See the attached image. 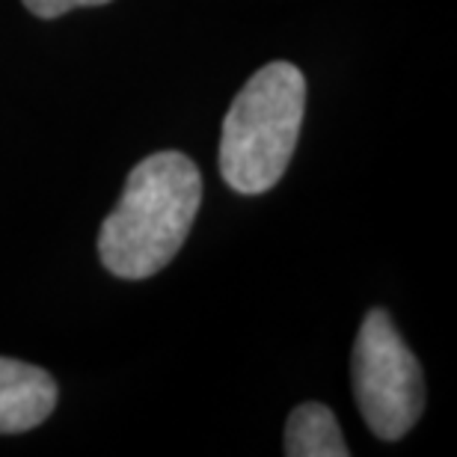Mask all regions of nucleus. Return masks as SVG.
<instances>
[{
	"instance_id": "nucleus-1",
	"label": "nucleus",
	"mask_w": 457,
	"mask_h": 457,
	"mask_svg": "<svg viewBox=\"0 0 457 457\" xmlns=\"http://www.w3.org/2000/svg\"><path fill=\"white\" fill-rule=\"evenodd\" d=\"M203 205V172L187 154L158 152L131 170L98 232V255L119 279H149L176 259Z\"/></svg>"
},
{
	"instance_id": "nucleus-2",
	"label": "nucleus",
	"mask_w": 457,
	"mask_h": 457,
	"mask_svg": "<svg viewBox=\"0 0 457 457\" xmlns=\"http://www.w3.org/2000/svg\"><path fill=\"white\" fill-rule=\"evenodd\" d=\"M306 111V78L286 60L268 62L228 107L220 172L237 194H264L286 176Z\"/></svg>"
},
{
	"instance_id": "nucleus-6",
	"label": "nucleus",
	"mask_w": 457,
	"mask_h": 457,
	"mask_svg": "<svg viewBox=\"0 0 457 457\" xmlns=\"http://www.w3.org/2000/svg\"><path fill=\"white\" fill-rule=\"evenodd\" d=\"M21 4L39 18H60V15L71 12V9L102 6V4H111V0H21Z\"/></svg>"
},
{
	"instance_id": "nucleus-4",
	"label": "nucleus",
	"mask_w": 457,
	"mask_h": 457,
	"mask_svg": "<svg viewBox=\"0 0 457 457\" xmlns=\"http://www.w3.org/2000/svg\"><path fill=\"white\" fill-rule=\"evenodd\" d=\"M57 407V380L39 365L0 356V434H24Z\"/></svg>"
},
{
	"instance_id": "nucleus-3",
	"label": "nucleus",
	"mask_w": 457,
	"mask_h": 457,
	"mask_svg": "<svg viewBox=\"0 0 457 457\" xmlns=\"http://www.w3.org/2000/svg\"><path fill=\"white\" fill-rule=\"evenodd\" d=\"M353 395L374 436L401 440L425 410L422 365L401 339L386 309L365 315L353 345Z\"/></svg>"
},
{
	"instance_id": "nucleus-5",
	"label": "nucleus",
	"mask_w": 457,
	"mask_h": 457,
	"mask_svg": "<svg viewBox=\"0 0 457 457\" xmlns=\"http://www.w3.org/2000/svg\"><path fill=\"white\" fill-rule=\"evenodd\" d=\"M286 454L288 457H347L351 449L336 422L330 407L309 401L288 416L286 425Z\"/></svg>"
}]
</instances>
